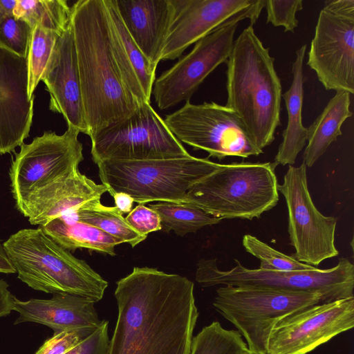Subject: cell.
I'll list each match as a JSON object with an SVG mask.
<instances>
[{
  "label": "cell",
  "mask_w": 354,
  "mask_h": 354,
  "mask_svg": "<svg viewBox=\"0 0 354 354\" xmlns=\"http://www.w3.org/2000/svg\"><path fill=\"white\" fill-rule=\"evenodd\" d=\"M15 270L7 255L3 243L0 240V273L13 274Z\"/></svg>",
  "instance_id": "f35d334b"
},
{
  "label": "cell",
  "mask_w": 354,
  "mask_h": 354,
  "mask_svg": "<svg viewBox=\"0 0 354 354\" xmlns=\"http://www.w3.org/2000/svg\"><path fill=\"white\" fill-rule=\"evenodd\" d=\"M228 270L217 266L215 259H201L197 263L196 281L203 287L217 285L259 287L293 292H318L325 302L353 297L354 266L346 258L328 269L314 267L299 271L250 269L234 259Z\"/></svg>",
  "instance_id": "ba28073f"
},
{
  "label": "cell",
  "mask_w": 354,
  "mask_h": 354,
  "mask_svg": "<svg viewBox=\"0 0 354 354\" xmlns=\"http://www.w3.org/2000/svg\"><path fill=\"white\" fill-rule=\"evenodd\" d=\"M174 15L160 61L180 57L186 48L225 22L246 15L253 26L265 0H173Z\"/></svg>",
  "instance_id": "2e32d148"
},
{
  "label": "cell",
  "mask_w": 354,
  "mask_h": 354,
  "mask_svg": "<svg viewBox=\"0 0 354 354\" xmlns=\"http://www.w3.org/2000/svg\"><path fill=\"white\" fill-rule=\"evenodd\" d=\"M245 19L248 17L238 16L200 39L189 53L155 80L151 95L160 109L189 100L205 79L227 62L239 24Z\"/></svg>",
  "instance_id": "5bb4252c"
},
{
  "label": "cell",
  "mask_w": 354,
  "mask_h": 354,
  "mask_svg": "<svg viewBox=\"0 0 354 354\" xmlns=\"http://www.w3.org/2000/svg\"><path fill=\"white\" fill-rule=\"evenodd\" d=\"M131 38L146 58L158 66L171 25L173 0H114Z\"/></svg>",
  "instance_id": "44dd1931"
},
{
  "label": "cell",
  "mask_w": 354,
  "mask_h": 354,
  "mask_svg": "<svg viewBox=\"0 0 354 354\" xmlns=\"http://www.w3.org/2000/svg\"><path fill=\"white\" fill-rule=\"evenodd\" d=\"M109 322L103 320L93 333L64 354H109Z\"/></svg>",
  "instance_id": "d590c367"
},
{
  "label": "cell",
  "mask_w": 354,
  "mask_h": 354,
  "mask_svg": "<svg viewBox=\"0 0 354 354\" xmlns=\"http://www.w3.org/2000/svg\"><path fill=\"white\" fill-rule=\"evenodd\" d=\"M115 207L122 213H129L132 210L133 198L129 194L122 192L115 193L112 195Z\"/></svg>",
  "instance_id": "74e56055"
},
{
  "label": "cell",
  "mask_w": 354,
  "mask_h": 354,
  "mask_svg": "<svg viewBox=\"0 0 354 354\" xmlns=\"http://www.w3.org/2000/svg\"><path fill=\"white\" fill-rule=\"evenodd\" d=\"M88 136L131 115L140 104L126 88L111 48L104 0H79L71 6Z\"/></svg>",
  "instance_id": "7a4b0ae2"
},
{
  "label": "cell",
  "mask_w": 354,
  "mask_h": 354,
  "mask_svg": "<svg viewBox=\"0 0 354 354\" xmlns=\"http://www.w3.org/2000/svg\"><path fill=\"white\" fill-rule=\"evenodd\" d=\"M111 48L121 78L138 104L150 103L157 66L150 62L127 31L114 0H104Z\"/></svg>",
  "instance_id": "7402d4cb"
},
{
  "label": "cell",
  "mask_w": 354,
  "mask_h": 354,
  "mask_svg": "<svg viewBox=\"0 0 354 354\" xmlns=\"http://www.w3.org/2000/svg\"><path fill=\"white\" fill-rule=\"evenodd\" d=\"M351 95L337 91L324 110L308 128L307 141L302 158L306 167H311L324 153L329 145L342 135L341 127L351 118Z\"/></svg>",
  "instance_id": "cb8c5ba5"
},
{
  "label": "cell",
  "mask_w": 354,
  "mask_h": 354,
  "mask_svg": "<svg viewBox=\"0 0 354 354\" xmlns=\"http://www.w3.org/2000/svg\"><path fill=\"white\" fill-rule=\"evenodd\" d=\"M41 81L50 94V110L62 114L68 129L88 135L71 20L57 39Z\"/></svg>",
  "instance_id": "ac0fdd59"
},
{
  "label": "cell",
  "mask_w": 354,
  "mask_h": 354,
  "mask_svg": "<svg viewBox=\"0 0 354 354\" xmlns=\"http://www.w3.org/2000/svg\"><path fill=\"white\" fill-rule=\"evenodd\" d=\"M106 192L105 185L95 183L77 169L40 189L16 207L30 224L41 226L87 203L100 201Z\"/></svg>",
  "instance_id": "d6986e66"
},
{
  "label": "cell",
  "mask_w": 354,
  "mask_h": 354,
  "mask_svg": "<svg viewBox=\"0 0 354 354\" xmlns=\"http://www.w3.org/2000/svg\"><path fill=\"white\" fill-rule=\"evenodd\" d=\"M15 297L8 290V284L0 279V317L11 313Z\"/></svg>",
  "instance_id": "8d00e7d4"
},
{
  "label": "cell",
  "mask_w": 354,
  "mask_h": 354,
  "mask_svg": "<svg viewBox=\"0 0 354 354\" xmlns=\"http://www.w3.org/2000/svg\"><path fill=\"white\" fill-rule=\"evenodd\" d=\"M180 142L219 160L228 156H259L263 150L250 138L241 119L230 108L214 102L194 104L189 100L164 119Z\"/></svg>",
  "instance_id": "30bf717a"
},
{
  "label": "cell",
  "mask_w": 354,
  "mask_h": 354,
  "mask_svg": "<svg viewBox=\"0 0 354 354\" xmlns=\"http://www.w3.org/2000/svg\"><path fill=\"white\" fill-rule=\"evenodd\" d=\"M243 354H266V353H263V352L250 350L248 348V349L245 351V352Z\"/></svg>",
  "instance_id": "60d3db41"
},
{
  "label": "cell",
  "mask_w": 354,
  "mask_h": 354,
  "mask_svg": "<svg viewBox=\"0 0 354 354\" xmlns=\"http://www.w3.org/2000/svg\"><path fill=\"white\" fill-rule=\"evenodd\" d=\"M39 227L69 251L86 248L115 256V247L122 243L119 239L93 225L79 221L69 214L54 218Z\"/></svg>",
  "instance_id": "d4e9b609"
},
{
  "label": "cell",
  "mask_w": 354,
  "mask_h": 354,
  "mask_svg": "<svg viewBox=\"0 0 354 354\" xmlns=\"http://www.w3.org/2000/svg\"><path fill=\"white\" fill-rule=\"evenodd\" d=\"M61 33L39 25L32 28L26 57L28 95L30 98L35 97V90L41 81Z\"/></svg>",
  "instance_id": "f1b7e54d"
},
{
  "label": "cell",
  "mask_w": 354,
  "mask_h": 354,
  "mask_svg": "<svg viewBox=\"0 0 354 354\" xmlns=\"http://www.w3.org/2000/svg\"><path fill=\"white\" fill-rule=\"evenodd\" d=\"M354 326V296L307 307L272 329L266 354H307Z\"/></svg>",
  "instance_id": "9a60e30c"
},
{
  "label": "cell",
  "mask_w": 354,
  "mask_h": 354,
  "mask_svg": "<svg viewBox=\"0 0 354 354\" xmlns=\"http://www.w3.org/2000/svg\"><path fill=\"white\" fill-rule=\"evenodd\" d=\"M102 184L112 196L122 192L139 204L183 202L196 183L221 164L208 158H183L145 160H102L96 164Z\"/></svg>",
  "instance_id": "8992f818"
},
{
  "label": "cell",
  "mask_w": 354,
  "mask_h": 354,
  "mask_svg": "<svg viewBox=\"0 0 354 354\" xmlns=\"http://www.w3.org/2000/svg\"><path fill=\"white\" fill-rule=\"evenodd\" d=\"M80 132L67 129L62 135L46 131L15 153L10 178L16 206L60 178L78 169L83 160Z\"/></svg>",
  "instance_id": "7c38bea8"
},
{
  "label": "cell",
  "mask_w": 354,
  "mask_h": 354,
  "mask_svg": "<svg viewBox=\"0 0 354 354\" xmlns=\"http://www.w3.org/2000/svg\"><path fill=\"white\" fill-rule=\"evenodd\" d=\"M307 46H301L296 51L292 63V80L288 91L282 94L288 113V122L282 133V141L279 146L274 163L276 165H292L307 141L308 128L302 123L304 100V62Z\"/></svg>",
  "instance_id": "603a6c76"
},
{
  "label": "cell",
  "mask_w": 354,
  "mask_h": 354,
  "mask_svg": "<svg viewBox=\"0 0 354 354\" xmlns=\"http://www.w3.org/2000/svg\"><path fill=\"white\" fill-rule=\"evenodd\" d=\"M245 250L260 260L259 269L275 271H299L313 269L314 266L299 262L292 256L284 254L251 234L242 239Z\"/></svg>",
  "instance_id": "4dcf8cb0"
},
{
  "label": "cell",
  "mask_w": 354,
  "mask_h": 354,
  "mask_svg": "<svg viewBox=\"0 0 354 354\" xmlns=\"http://www.w3.org/2000/svg\"><path fill=\"white\" fill-rule=\"evenodd\" d=\"M116 285L118 317L109 354H190L198 317L192 281L135 267Z\"/></svg>",
  "instance_id": "6da1fadb"
},
{
  "label": "cell",
  "mask_w": 354,
  "mask_h": 354,
  "mask_svg": "<svg viewBox=\"0 0 354 354\" xmlns=\"http://www.w3.org/2000/svg\"><path fill=\"white\" fill-rule=\"evenodd\" d=\"M71 13V7L65 0H17L13 16L32 28L39 25L62 32L70 22Z\"/></svg>",
  "instance_id": "83f0119b"
},
{
  "label": "cell",
  "mask_w": 354,
  "mask_h": 354,
  "mask_svg": "<svg viewBox=\"0 0 354 354\" xmlns=\"http://www.w3.org/2000/svg\"><path fill=\"white\" fill-rule=\"evenodd\" d=\"M95 330L81 329L55 332L51 337L44 342L35 354H64Z\"/></svg>",
  "instance_id": "836d02e7"
},
{
  "label": "cell",
  "mask_w": 354,
  "mask_h": 354,
  "mask_svg": "<svg viewBox=\"0 0 354 354\" xmlns=\"http://www.w3.org/2000/svg\"><path fill=\"white\" fill-rule=\"evenodd\" d=\"M354 1L326 2L320 11L307 65L326 90L354 93Z\"/></svg>",
  "instance_id": "8fae6325"
},
{
  "label": "cell",
  "mask_w": 354,
  "mask_h": 354,
  "mask_svg": "<svg viewBox=\"0 0 354 354\" xmlns=\"http://www.w3.org/2000/svg\"><path fill=\"white\" fill-rule=\"evenodd\" d=\"M34 99L28 95L26 58L0 47V155L14 152L28 137Z\"/></svg>",
  "instance_id": "e0dca14e"
},
{
  "label": "cell",
  "mask_w": 354,
  "mask_h": 354,
  "mask_svg": "<svg viewBox=\"0 0 354 354\" xmlns=\"http://www.w3.org/2000/svg\"><path fill=\"white\" fill-rule=\"evenodd\" d=\"M274 58L249 25L234 41L226 62L227 103L259 149L272 144L281 125L282 86Z\"/></svg>",
  "instance_id": "3957f363"
},
{
  "label": "cell",
  "mask_w": 354,
  "mask_h": 354,
  "mask_svg": "<svg viewBox=\"0 0 354 354\" xmlns=\"http://www.w3.org/2000/svg\"><path fill=\"white\" fill-rule=\"evenodd\" d=\"M247 349L237 330H227L213 322L193 337L190 354H243Z\"/></svg>",
  "instance_id": "f546056e"
},
{
  "label": "cell",
  "mask_w": 354,
  "mask_h": 354,
  "mask_svg": "<svg viewBox=\"0 0 354 354\" xmlns=\"http://www.w3.org/2000/svg\"><path fill=\"white\" fill-rule=\"evenodd\" d=\"M125 219L136 232L142 236H147L152 232L161 230L159 215L145 204H138Z\"/></svg>",
  "instance_id": "e575fe53"
},
{
  "label": "cell",
  "mask_w": 354,
  "mask_h": 354,
  "mask_svg": "<svg viewBox=\"0 0 354 354\" xmlns=\"http://www.w3.org/2000/svg\"><path fill=\"white\" fill-rule=\"evenodd\" d=\"M66 214L119 239L122 243H129L132 248L147 238L129 225L123 214L115 206H105L100 201L87 203Z\"/></svg>",
  "instance_id": "484cf974"
},
{
  "label": "cell",
  "mask_w": 354,
  "mask_h": 354,
  "mask_svg": "<svg viewBox=\"0 0 354 354\" xmlns=\"http://www.w3.org/2000/svg\"><path fill=\"white\" fill-rule=\"evenodd\" d=\"M32 28L13 15L0 21V47L26 58Z\"/></svg>",
  "instance_id": "1f68e13d"
},
{
  "label": "cell",
  "mask_w": 354,
  "mask_h": 354,
  "mask_svg": "<svg viewBox=\"0 0 354 354\" xmlns=\"http://www.w3.org/2000/svg\"><path fill=\"white\" fill-rule=\"evenodd\" d=\"M91 153L102 160H145L190 156L149 102L91 138Z\"/></svg>",
  "instance_id": "9c48e42d"
},
{
  "label": "cell",
  "mask_w": 354,
  "mask_h": 354,
  "mask_svg": "<svg viewBox=\"0 0 354 354\" xmlns=\"http://www.w3.org/2000/svg\"><path fill=\"white\" fill-rule=\"evenodd\" d=\"M149 207L159 215L162 231H173L179 236L196 232L205 226L221 221L198 207L185 202L160 201L150 204Z\"/></svg>",
  "instance_id": "4316f807"
},
{
  "label": "cell",
  "mask_w": 354,
  "mask_h": 354,
  "mask_svg": "<svg viewBox=\"0 0 354 354\" xmlns=\"http://www.w3.org/2000/svg\"><path fill=\"white\" fill-rule=\"evenodd\" d=\"M267 12V23L274 26H283L284 32H295L299 21L296 12L303 9L302 0H268L264 7Z\"/></svg>",
  "instance_id": "d6a6232c"
},
{
  "label": "cell",
  "mask_w": 354,
  "mask_h": 354,
  "mask_svg": "<svg viewBox=\"0 0 354 354\" xmlns=\"http://www.w3.org/2000/svg\"><path fill=\"white\" fill-rule=\"evenodd\" d=\"M278 192L284 196L288 213L290 245L293 257L299 262L317 267L339 252L335 245L337 220L324 216L314 205L307 183L306 166L289 165Z\"/></svg>",
  "instance_id": "4fadbf2b"
},
{
  "label": "cell",
  "mask_w": 354,
  "mask_h": 354,
  "mask_svg": "<svg viewBox=\"0 0 354 354\" xmlns=\"http://www.w3.org/2000/svg\"><path fill=\"white\" fill-rule=\"evenodd\" d=\"M324 302L318 292L223 286L216 289L213 306L237 328L249 349L266 353L270 332L281 319Z\"/></svg>",
  "instance_id": "52a82bcc"
},
{
  "label": "cell",
  "mask_w": 354,
  "mask_h": 354,
  "mask_svg": "<svg viewBox=\"0 0 354 354\" xmlns=\"http://www.w3.org/2000/svg\"><path fill=\"white\" fill-rule=\"evenodd\" d=\"M95 302L84 297L56 293L50 299H14L12 310L19 316L15 324L36 322L51 328L54 333L70 330L97 329L102 324Z\"/></svg>",
  "instance_id": "ffe728a7"
},
{
  "label": "cell",
  "mask_w": 354,
  "mask_h": 354,
  "mask_svg": "<svg viewBox=\"0 0 354 354\" xmlns=\"http://www.w3.org/2000/svg\"><path fill=\"white\" fill-rule=\"evenodd\" d=\"M17 0H0V21L13 15Z\"/></svg>",
  "instance_id": "ab89813d"
},
{
  "label": "cell",
  "mask_w": 354,
  "mask_h": 354,
  "mask_svg": "<svg viewBox=\"0 0 354 354\" xmlns=\"http://www.w3.org/2000/svg\"><path fill=\"white\" fill-rule=\"evenodd\" d=\"M3 246L18 278L34 290L77 295L95 303L102 299L108 282L40 227L19 230Z\"/></svg>",
  "instance_id": "277c9868"
},
{
  "label": "cell",
  "mask_w": 354,
  "mask_h": 354,
  "mask_svg": "<svg viewBox=\"0 0 354 354\" xmlns=\"http://www.w3.org/2000/svg\"><path fill=\"white\" fill-rule=\"evenodd\" d=\"M274 162L221 164L196 183L183 202L222 219L259 218L278 203Z\"/></svg>",
  "instance_id": "5b68a950"
}]
</instances>
